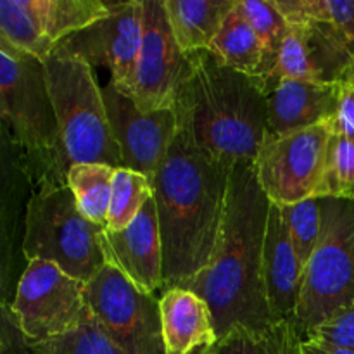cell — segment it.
Segmentation results:
<instances>
[{
  "mask_svg": "<svg viewBox=\"0 0 354 354\" xmlns=\"http://www.w3.org/2000/svg\"><path fill=\"white\" fill-rule=\"evenodd\" d=\"M154 197L152 180L128 168H118L113 182L106 230L120 232L140 214L145 204Z\"/></svg>",
  "mask_w": 354,
  "mask_h": 354,
  "instance_id": "cell-25",
  "label": "cell"
},
{
  "mask_svg": "<svg viewBox=\"0 0 354 354\" xmlns=\"http://www.w3.org/2000/svg\"><path fill=\"white\" fill-rule=\"evenodd\" d=\"M189 73V55L178 47L162 0H144V37L128 97L144 113L175 109Z\"/></svg>",
  "mask_w": 354,
  "mask_h": 354,
  "instance_id": "cell-12",
  "label": "cell"
},
{
  "mask_svg": "<svg viewBox=\"0 0 354 354\" xmlns=\"http://www.w3.org/2000/svg\"><path fill=\"white\" fill-rule=\"evenodd\" d=\"M207 50L227 68L259 78L263 50L242 9V0H237Z\"/></svg>",
  "mask_w": 354,
  "mask_h": 354,
  "instance_id": "cell-21",
  "label": "cell"
},
{
  "mask_svg": "<svg viewBox=\"0 0 354 354\" xmlns=\"http://www.w3.org/2000/svg\"><path fill=\"white\" fill-rule=\"evenodd\" d=\"M322 234L304 270L294 324L306 337L334 311L354 303V201L322 197Z\"/></svg>",
  "mask_w": 354,
  "mask_h": 354,
  "instance_id": "cell-6",
  "label": "cell"
},
{
  "mask_svg": "<svg viewBox=\"0 0 354 354\" xmlns=\"http://www.w3.org/2000/svg\"><path fill=\"white\" fill-rule=\"evenodd\" d=\"M166 354H196L218 342L209 304L183 287H165L159 297Z\"/></svg>",
  "mask_w": 354,
  "mask_h": 354,
  "instance_id": "cell-19",
  "label": "cell"
},
{
  "mask_svg": "<svg viewBox=\"0 0 354 354\" xmlns=\"http://www.w3.org/2000/svg\"><path fill=\"white\" fill-rule=\"evenodd\" d=\"M109 12L102 0H2L0 38L45 61L66 38Z\"/></svg>",
  "mask_w": 354,
  "mask_h": 354,
  "instance_id": "cell-11",
  "label": "cell"
},
{
  "mask_svg": "<svg viewBox=\"0 0 354 354\" xmlns=\"http://www.w3.org/2000/svg\"><path fill=\"white\" fill-rule=\"evenodd\" d=\"M334 120L286 135L268 133L254 161L263 192L279 206L320 197Z\"/></svg>",
  "mask_w": 354,
  "mask_h": 354,
  "instance_id": "cell-8",
  "label": "cell"
},
{
  "mask_svg": "<svg viewBox=\"0 0 354 354\" xmlns=\"http://www.w3.org/2000/svg\"><path fill=\"white\" fill-rule=\"evenodd\" d=\"M289 26L306 30L342 78L354 66V0H272Z\"/></svg>",
  "mask_w": 354,
  "mask_h": 354,
  "instance_id": "cell-16",
  "label": "cell"
},
{
  "mask_svg": "<svg viewBox=\"0 0 354 354\" xmlns=\"http://www.w3.org/2000/svg\"><path fill=\"white\" fill-rule=\"evenodd\" d=\"M90 313L124 354H166L159 299L131 283L114 266L86 282Z\"/></svg>",
  "mask_w": 354,
  "mask_h": 354,
  "instance_id": "cell-10",
  "label": "cell"
},
{
  "mask_svg": "<svg viewBox=\"0 0 354 354\" xmlns=\"http://www.w3.org/2000/svg\"><path fill=\"white\" fill-rule=\"evenodd\" d=\"M102 95L123 168L154 180L178 131L175 109L144 113L113 83L104 86Z\"/></svg>",
  "mask_w": 354,
  "mask_h": 354,
  "instance_id": "cell-14",
  "label": "cell"
},
{
  "mask_svg": "<svg viewBox=\"0 0 354 354\" xmlns=\"http://www.w3.org/2000/svg\"><path fill=\"white\" fill-rule=\"evenodd\" d=\"M270 199L258 182L254 162H235L227 213L211 265L182 286L203 297L214 317L218 339L234 327L273 324L263 283V248Z\"/></svg>",
  "mask_w": 354,
  "mask_h": 354,
  "instance_id": "cell-2",
  "label": "cell"
},
{
  "mask_svg": "<svg viewBox=\"0 0 354 354\" xmlns=\"http://www.w3.org/2000/svg\"><path fill=\"white\" fill-rule=\"evenodd\" d=\"M100 245L106 265L114 266L138 289L154 296L165 289L162 242L154 197L127 228L120 232L104 228Z\"/></svg>",
  "mask_w": 354,
  "mask_h": 354,
  "instance_id": "cell-15",
  "label": "cell"
},
{
  "mask_svg": "<svg viewBox=\"0 0 354 354\" xmlns=\"http://www.w3.org/2000/svg\"><path fill=\"white\" fill-rule=\"evenodd\" d=\"M10 310L30 346L52 341L78 327L90 315L86 283L54 263L28 261Z\"/></svg>",
  "mask_w": 354,
  "mask_h": 354,
  "instance_id": "cell-9",
  "label": "cell"
},
{
  "mask_svg": "<svg viewBox=\"0 0 354 354\" xmlns=\"http://www.w3.org/2000/svg\"><path fill=\"white\" fill-rule=\"evenodd\" d=\"M116 169L102 162H85L71 166L66 175V185L75 196L80 213L102 228L107 225Z\"/></svg>",
  "mask_w": 354,
  "mask_h": 354,
  "instance_id": "cell-23",
  "label": "cell"
},
{
  "mask_svg": "<svg viewBox=\"0 0 354 354\" xmlns=\"http://www.w3.org/2000/svg\"><path fill=\"white\" fill-rule=\"evenodd\" d=\"M342 82L280 80L268 93V133L286 135L337 118Z\"/></svg>",
  "mask_w": 354,
  "mask_h": 354,
  "instance_id": "cell-18",
  "label": "cell"
},
{
  "mask_svg": "<svg viewBox=\"0 0 354 354\" xmlns=\"http://www.w3.org/2000/svg\"><path fill=\"white\" fill-rule=\"evenodd\" d=\"M304 339L320 341L325 344L339 346V348L354 351V303L334 311L322 324L311 328Z\"/></svg>",
  "mask_w": 354,
  "mask_h": 354,
  "instance_id": "cell-29",
  "label": "cell"
},
{
  "mask_svg": "<svg viewBox=\"0 0 354 354\" xmlns=\"http://www.w3.org/2000/svg\"><path fill=\"white\" fill-rule=\"evenodd\" d=\"M44 64L59 124V149L54 162L57 182L66 185V175L75 165L102 162L123 168L102 88L93 76L92 66L61 50H55Z\"/></svg>",
  "mask_w": 354,
  "mask_h": 354,
  "instance_id": "cell-4",
  "label": "cell"
},
{
  "mask_svg": "<svg viewBox=\"0 0 354 354\" xmlns=\"http://www.w3.org/2000/svg\"><path fill=\"white\" fill-rule=\"evenodd\" d=\"M283 223L290 242L297 252V258L306 270L322 234V206L320 197L301 201V203L280 206Z\"/></svg>",
  "mask_w": 354,
  "mask_h": 354,
  "instance_id": "cell-27",
  "label": "cell"
},
{
  "mask_svg": "<svg viewBox=\"0 0 354 354\" xmlns=\"http://www.w3.org/2000/svg\"><path fill=\"white\" fill-rule=\"evenodd\" d=\"M303 354H354V351L353 349L339 348V346L325 344V342H320V341L304 339Z\"/></svg>",
  "mask_w": 354,
  "mask_h": 354,
  "instance_id": "cell-32",
  "label": "cell"
},
{
  "mask_svg": "<svg viewBox=\"0 0 354 354\" xmlns=\"http://www.w3.org/2000/svg\"><path fill=\"white\" fill-rule=\"evenodd\" d=\"M102 232L80 213L68 185L45 183L28 203L23 254L28 261L54 263L86 283L106 265Z\"/></svg>",
  "mask_w": 354,
  "mask_h": 354,
  "instance_id": "cell-5",
  "label": "cell"
},
{
  "mask_svg": "<svg viewBox=\"0 0 354 354\" xmlns=\"http://www.w3.org/2000/svg\"><path fill=\"white\" fill-rule=\"evenodd\" d=\"M187 55L189 73L175 104L178 128L227 165L254 162L268 135L266 83L227 68L209 50Z\"/></svg>",
  "mask_w": 354,
  "mask_h": 354,
  "instance_id": "cell-3",
  "label": "cell"
},
{
  "mask_svg": "<svg viewBox=\"0 0 354 354\" xmlns=\"http://www.w3.org/2000/svg\"><path fill=\"white\" fill-rule=\"evenodd\" d=\"M303 282L304 266L287 234L282 209L272 203L263 248V283L273 322H294Z\"/></svg>",
  "mask_w": 354,
  "mask_h": 354,
  "instance_id": "cell-17",
  "label": "cell"
},
{
  "mask_svg": "<svg viewBox=\"0 0 354 354\" xmlns=\"http://www.w3.org/2000/svg\"><path fill=\"white\" fill-rule=\"evenodd\" d=\"M322 197L354 201V135L335 127L328 144Z\"/></svg>",
  "mask_w": 354,
  "mask_h": 354,
  "instance_id": "cell-26",
  "label": "cell"
},
{
  "mask_svg": "<svg viewBox=\"0 0 354 354\" xmlns=\"http://www.w3.org/2000/svg\"><path fill=\"white\" fill-rule=\"evenodd\" d=\"M242 9L251 23L263 50V66L259 78L266 83V92H272L275 82V69L279 62L283 38L289 31L286 17L273 6L272 0H242Z\"/></svg>",
  "mask_w": 354,
  "mask_h": 354,
  "instance_id": "cell-24",
  "label": "cell"
},
{
  "mask_svg": "<svg viewBox=\"0 0 354 354\" xmlns=\"http://www.w3.org/2000/svg\"><path fill=\"white\" fill-rule=\"evenodd\" d=\"M351 73H354V66H353V69H351Z\"/></svg>",
  "mask_w": 354,
  "mask_h": 354,
  "instance_id": "cell-33",
  "label": "cell"
},
{
  "mask_svg": "<svg viewBox=\"0 0 354 354\" xmlns=\"http://www.w3.org/2000/svg\"><path fill=\"white\" fill-rule=\"evenodd\" d=\"M342 82L341 104L335 118V127L354 135V73H349Z\"/></svg>",
  "mask_w": 354,
  "mask_h": 354,
  "instance_id": "cell-31",
  "label": "cell"
},
{
  "mask_svg": "<svg viewBox=\"0 0 354 354\" xmlns=\"http://www.w3.org/2000/svg\"><path fill=\"white\" fill-rule=\"evenodd\" d=\"M33 354H124L90 313L78 327L52 341L31 346Z\"/></svg>",
  "mask_w": 354,
  "mask_h": 354,
  "instance_id": "cell-28",
  "label": "cell"
},
{
  "mask_svg": "<svg viewBox=\"0 0 354 354\" xmlns=\"http://www.w3.org/2000/svg\"><path fill=\"white\" fill-rule=\"evenodd\" d=\"M196 354H203V351H199V353H196Z\"/></svg>",
  "mask_w": 354,
  "mask_h": 354,
  "instance_id": "cell-34",
  "label": "cell"
},
{
  "mask_svg": "<svg viewBox=\"0 0 354 354\" xmlns=\"http://www.w3.org/2000/svg\"><path fill=\"white\" fill-rule=\"evenodd\" d=\"M0 102L12 137L30 154L54 165L59 124L41 59L0 38Z\"/></svg>",
  "mask_w": 354,
  "mask_h": 354,
  "instance_id": "cell-7",
  "label": "cell"
},
{
  "mask_svg": "<svg viewBox=\"0 0 354 354\" xmlns=\"http://www.w3.org/2000/svg\"><path fill=\"white\" fill-rule=\"evenodd\" d=\"M144 37V0L111 2L109 16L66 38L57 50L111 73V83L128 95Z\"/></svg>",
  "mask_w": 354,
  "mask_h": 354,
  "instance_id": "cell-13",
  "label": "cell"
},
{
  "mask_svg": "<svg viewBox=\"0 0 354 354\" xmlns=\"http://www.w3.org/2000/svg\"><path fill=\"white\" fill-rule=\"evenodd\" d=\"M0 354H33L30 342L24 339L10 306L2 308V327H0Z\"/></svg>",
  "mask_w": 354,
  "mask_h": 354,
  "instance_id": "cell-30",
  "label": "cell"
},
{
  "mask_svg": "<svg viewBox=\"0 0 354 354\" xmlns=\"http://www.w3.org/2000/svg\"><path fill=\"white\" fill-rule=\"evenodd\" d=\"M176 44L185 54L207 50L237 0H162Z\"/></svg>",
  "mask_w": 354,
  "mask_h": 354,
  "instance_id": "cell-20",
  "label": "cell"
},
{
  "mask_svg": "<svg viewBox=\"0 0 354 354\" xmlns=\"http://www.w3.org/2000/svg\"><path fill=\"white\" fill-rule=\"evenodd\" d=\"M232 168L197 147L178 128L152 180L165 287L182 286L213 261L227 213Z\"/></svg>",
  "mask_w": 354,
  "mask_h": 354,
  "instance_id": "cell-1",
  "label": "cell"
},
{
  "mask_svg": "<svg viewBox=\"0 0 354 354\" xmlns=\"http://www.w3.org/2000/svg\"><path fill=\"white\" fill-rule=\"evenodd\" d=\"M304 335L294 322H273L263 328L234 327L203 354H303Z\"/></svg>",
  "mask_w": 354,
  "mask_h": 354,
  "instance_id": "cell-22",
  "label": "cell"
}]
</instances>
